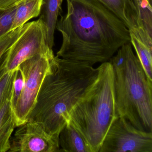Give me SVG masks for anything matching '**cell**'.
<instances>
[{
    "mask_svg": "<svg viewBox=\"0 0 152 152\" xmlns=\"http://www.w3.org/2000/svg\"><path fill=\"white\" fill-rule=\"evenodd\" d=\"M67 11L56 28L62 34L56 56L93 66L110 61L130 42L124 24L98 0H66Z\"/></svg>",
    "mask_w": 152,
    "mask_h": 152,
    "instance_id": "cell-1",
    "label": "cell"
},
{
    "mask_svg": "<svg viewBox=\"0 0 152 152\" xmlns=\"http://www.w3.org/2000/svg\"><path fill=\"white\" fill-rule=\"evenodd\" d=\"M97 71L92 66L55 56L52 71L43 80L28 121L38 123L48 133L59 137L70 121L71 110Z\"/></svg>",
    "mask_w": 152,
    "mask_h": 152,
    "instance_id": "cell-2",
    "label": "cell"
},
{
    "mask_svg": "<svg viewBox=\"0 0 152 152\" xmlns=\"http://www.w3.org/2000/svg\"><path fill=\"white\" fill-rule=\"evenodd\" d=\"M116 52L109 62L114 70L117 116L140 130L152 132V81L134 54L131 42Z\"/></svg>",
    "mask_w": 152,
    "mask_h": 152,
    "instance_id": "cell-3",
    "label": "cell"
},
{
    "mask_svg": "<svg viewBox=\"0 0 152 152\" xmlns=\"http://www.w3.org/2000/svg\"><path fill=\"white\" fill-rule=\"evenodd\" d=\"M97 73L69 115V120L91 152H98L104 138L117 116L114 74L109 61L97 67Z\"/></svg>",
    "mask_w": 152,
    "mask_h": 152,
    "instance_id": "cell-4",
    "label": "cell"
},
{
    "mask_svg": "<svg viewBox=\"0 0 152 152\" xmlns=\"http://www.w3.org/2000/svg\"><path fill=\"white\" fill-rule=\"evenodd\" d=\"M55 58L54 54H39L18 66L23 76L24 85L21 96L13 109L17 127L28 121L43 80L52 71Z\"/></svg>",
    "mask_w": 152,
    "mask_h": 152,
    "instance_id": "cell-5",
    "label": "cell"
},
{
    "mask_svg": "<svg viewBox=\"0 0 152 152\" xmlns=\"http://www.w3.org/2000/svg\"><path fill=\"white\" fill-rule=\"evenodd\" d=\"M47 33L46 26L40 18L25 24L19 37L0 60V78L36 55L54 54L47 42Z\"/></svg>",
    "mask_w": 152,
    "mask_h": 152,
    "instance_id": "cell-6",
    "label": "cell"
},
{
    "mask_svg": "<svg viewBox=\"0 0 152 152\" xmlns=\"http://www.w3.org/2000/svg\"><path fill=\"white\" fill-rule=\"evenodd\" d=\"M98 152H152V132L140 130L123 117H117Z\"/></svg>",
    "mask_w": 152,
    "mask_h": 152,
    "instance_id": "cell-7",
    "label": "cell"
},
{
    "mask_svg": "<svg viewBox=\"0 0 152 152\" xmlns=\"http://www.w3.org/2000/svg\"><path fill=\"white\" fill-rule=\"evenodd\" d=\"M10 139V152H62L59 137L48 133L38 123L28 121Z\"/></svg>",
    "mask_w": 152,
    "mask_h": 152,
    "instance_id": "cell-8",
    "label": "cell"
},
{
    "mask_svg": "<svg viewBox=\"0 0 152 152\" xmlns=\"http://www.w3.org/2000/svg\"><path fill=\"white\" fill-rule=\"evenodd\" d=\"M118 18L132 33L141 41L151 39L140 21L133 0H98Z\"/></svg>",
    "mask_w": 152,
    "mask_h": 152,
    "instance_id": "cell-9",
    "label": "cell"
},
{
    "mask_svg": "<svg viewBox=\"0 0 152 152\" xmlns=\"http://www.w3.org/2000/svg\"><path fill=\"white\" fill-rule=\"evenodd\" d=\"M63 0H43L40 19L47 29V42L52 49L54 45V34L58 16L62 12Z\"/></svg>",
    "mask_w": 152,
    "mask_h": 152,
    "instance_id": "cell-10",
    "label": "cell"
},
{
    "mask_svg": "<svg viewBox=\"0 0 152 152\" xmlns=\"http://www.w3.org/2000/svg\"><path fill=\"white\" fill-rule=\"evenodd\" d=\"M59 144L62 152H91L82 136L70 121L59 133Z\"/></svg>",
    "mask_w": 152,
    "mask_h": 152,
    "instance_id": "cell-11",
    "label": "cell"
},
{
    "mask_svg": "<svg viewBox=\"0 0 152 152\" xmlns=\"http://www.w3.org/2000/svg\"><path fill=\"white\" fill-rule=\"evenodd\" d=\"M11 97L0 108V152H8L10 149L11 135L17 127L11 106Z\"/></svg>",
    "mask_w": 152,
    "mask_h": 152,
    "instance_id": "cell-12",
    "label": "cell"
},
{
    "mask_svg": "<svg viewBox=\"0 0 152 152\" xmlns=\"http://www.w3.org/2000/svg\"><path fill=\"white\" fill-rule=\"evenodd\" d=\"M43 0H21L16 5V11L12 30L23 26L39 15Z\"/></svg>",
    "mask_w": 152,
    "mask_h": 152,
    "instance_id": "cell-13",
    "label": "cell"
},
{
    "mask_svg": "<svg viewBox=\"0 0 152 152\" xmlns=\"http://www.w3.org/2000/svg\"><path fill=\"white\" fill-rule=\"evenodd\" d=\"M130 42L135 49L136 56L140 61L146 75L152 81V48L139 39L133 34L130 33Z\"/></svg>",
    "mask_w": 152,
    "mask_h": 152,
    "instance_id": "cell-14",
    "label": "cell"
},
{
    "mask_svg": "<svg viewBox=\"0 0 152 152\" xmlns=\"http://www.w3.org/2000/svg\"><path fill=\"white\" fill-rule=\"evenodd\" d=\"M140 21L145 31L152 37V1L150 0H133Z\"/></svg>",
    "mask_w": 152,
    "mask_h": 152,
    "instance_id": "cell-15",
    "label": "cell"
},
{
    "mask_svg": "<svg viewBox=\"0 0 152 152\" xmlns=\"http://www.w3.org/2000/svg\"><path fill=\"white\" fill-rule=\"evenodd\" d=\"M16 11V5L6 9L0 8V39L12 31Z\"/></svg>",
    "mask_w": 152,
    "mask_h": 152,
    "instance_id": "cell-16",
    "label": "cell"
},
{
    "mask_svg": "<svg viewBox=\"0 0 152 152\" xmlns=\"http://www.w3.org/2000/svg\"><path fill=\"white\" fill-rule=\"evenodd\" d=\"M15 70L6 73L0 78V108L12 95Z\"/></svg>",
    "mask_w": 152,
    "mask_h": 152,
    "instance_id": "cell-17",
    "label": "cell"
},
{
    "mask_svg": "<svg viewBox=\"0 0 152 152\" xmlns=\"http://www.w3.org/2000/svg\"><path fill=\"white\" fill-rule=\"evenodd\" d=\"M24 85V79L23 74L18 68L15 72L13 82V89L11 97V104L12 109L14 108L21 96Z\"/></svg>",
    "mask_w": 152,
    "mask_h": 152,
    "instance_id": "cell-18",
    "label": "cell"
},
{
    "mask_svg": "<svg viewBox=\"0 0 152 152\" xmlns=\"http://www.w3.org/2000/svg\"><path fill=\"white\" fill-rule=\"evenodd\" d=\"M23 27V26L12 30L0 39V60L7 50L19 37Z\"/></svg>",
    "mask_w": 152,
    "mask_h": 152,
    "instance_id": "cell-19",
    "label": "cell"
},
{
    "mask_svg": "<svg viewBox=\"0 0 152 152\" xmlns=\"http://www.w3.org/2000/svg\"><path fill=\"white\" fill-rule=\"evenodd\" d=\"M21 0H0V8H9L16 5Z\"/></svg>",
    "mask_w": 152,
    "mask_h": 152,
    "instance_id": "cell-20",
    "label": "cell"
},
{
    "mask_svg": "<svg viewBox=\"0 0 152 152\" xmlns=\"http://www.w3.org/2000/svg\"><path fill=\"white\" fill-rule=\"evenodd\" d=\"M150 1H152V0H150Z\"/></svg>",
    "mask_w": 152,
    "mask_h": 152,
    "instance_id": "cell-21",
    "label": "cell"
}]
</instances>
